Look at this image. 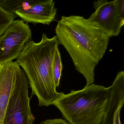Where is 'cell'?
I'll list each match as a JSON object with an SVG mask.
<instances>
[{
  "label": "cell",
  "instance_id": "8992f818",
  "mask_svg": "<svg viewBox=\"0 0 124 124\" xmlns=\"http://www.w3.org/2000/svg\"><path fill=\"white\" fill-rule=\"evenodd\" d=\"M31 36L27 23L14 20L0 37V65L16 59Z\"/></svg>",
  "mask_w": 124,
  "mask_h": 124
},
{
  "label": "cell",
  "instance_id": "6da1fadb",
  "mask_svg": "<svg viewBox=\"0 0 124 124\" xmlns=\"http://www.w3.org/2000/svg\"><path fill=\"white\" fill-rule=\"evenodd\" d=\"M55 31L59 45L65 48L75 69L85 77L86 85L93 84L95 69L106 51L109 38L80 16H62Z\"/></svg>",
  "mask_w": 124,
  "mask_h": 124
},
{
  "label": "cell",
  "instance_id": "7c38bea8",
  "mask_svg": "<svg viewBox=\"0 0 124 124\" xmlns=\"http://www.w3.org/2000/svg\"><path fill=\"white\" fill-rule=\"evenodd\" d=\"M62 69L63 65L62 62L61 54L58 48L57 49L55 54L53 66L54 78L55 85L56 88L59 86Z\"/></svg>",
  "mask_w": 124,
  "mask_h": 124
},
{
  "label": "cell",
  "instance_id": "4fadbf2b",
  "mask_svg": "<svg viewBox=\"0 0 124 124\" xmlns=\"http://www.w3.org/2000/svg\"><path fill=\"white\" fill-rule=\"evenodd\" d=\"M40 124H69L65 120L62 119H47L41 122Z\"/></svg>",
  "mask_w": 124,
  "mask_h": 124
},
{
  "label": "cell",
  "instance_id": "52a82bcc",
  "mask_svg": "<svg viewBox=\"0 0 124 124\" xmlns=\"http://www.w3.org/2000/svg\"><path fill=\"white\" fill-rule=\"evenodd\" d=\"M106 109L101 124H122L120 112L124 103V72H118L111 85Z\"/></svg>",
  "mask_w": 124,
  "mask_h": 124
},
{
  "label": "cell",
  "instance_id": "30bf717a",
  "mask_svg": "<svg viewBox=\"0 0 124 124\" xmlns=\"http://www.w3.org/2000/svg\"><path fill=\"white\" fill-rule=\"evenodd\" d=\"M37 1V0H0V6L7 12L15 14L16 11L28 10Z\"/></svg>",
  "mask_w": 124,
  "mask_h": 124
},
{
  "label": "cell",
  "instance_id": "9c48e42d",
  "mask_svg": "<svg viewBox=\"0 0 124 124\" xmlns=\"http://www.w3.org/2000/svg\"><path fill=\"white\" fill-rule=\"evenodd\" d=\"M56 12L53 0H37L28 10L16 11L15 14L27 23L49 25L55 19Z\"/></svg>",
  "mask_w": 124,
  "mask_h": 124
},
{
  "label": "cell",
  "instance_id": "7a4b0ae2",
  "mask_svg": "<svg viewBox=\"0 0 124 124\" xmlns=\"http://www.w3.org/2000/svg\"><path fill=\"white\" fill-rule=\"evenodd\" d=\"M59 45L56 35L49 38L43 34L39 42L29 40L16 59L30 85L31 95L37 98L40 106L53 105L64 93L56 91L53 72Z\"/></svg>",
  "mask_w": 124,
  "mask_h": 124
},
{
  "label": "cell",
  "instance_id": "ba28073f",
  "mask_svg": "<svg viewBox=\"0 0 124 124\" xmlns=\"http://www.w3.org/2000/svg\"><path fill=\"white\" fill-rule=\"evenodd\" d=\"M22 68L16 62L0 65V124H3L9 99Z\"/></svg>",
  "mask_w": 124,
  "mask_h": 124
},
{
  "label": "cell",
  "instance_id": "3957f363",
  "mask_svg": "<svg viewBox=\"0 0 124 124\" xmlns=\"http://www.w3.org/2000/svg\"><path fill=\"white\" fill-rule=\"evenodd\" d=\"M109 95V87L93 84L63 93L53 105L69 124H101Z\"/></svg>",
  "mask_w": 124,
  "mask_h": 124
},
{
  "label": "cell",
  "instance_id": "277c9868",
  "mask_svg": "<svg viewBox=\"0 0 124 124\" xmlns=\"http://www.w3.org/2000/svg\"><path fill=\"white\" fill-rule=\"evenodd\" d=\"M95 11L87 20L109 38L119 36L124 24V0L94 2Z\"/></svg>",
  "mask_w": 124,
  "mask_h": 124
},
{
  "label": "cell",
  "instance_id": "5b68a950",
  "mask_svg": "<svg viewBox=\"0 0 124 124\" xmlns=\"http://www.w3.org/2000/svg\"><path fill=\"white\" fill-rule=\"evenodd\" d=\"M28 82L22 69L19 72L3 124H33L35 117L30 106Z\"/></svg>",
  "mask_w": 124,
  "mask_h": 124
},
{
  "label": "cell",
  "instance_id": "8fae6325",
  "mask_svg": "<svg viewBox=\"0 0 124 124\" xmlns=\"http://www.w3.org/2000/svg\"><path fill=\"white\" fill-rule=\"evenodd\" d=\"M17 16L7 12L0 6V37L12 24Z\"/></svg>",
  "mask_w": 124,
  "mask_h": 124
}]
</instances>
